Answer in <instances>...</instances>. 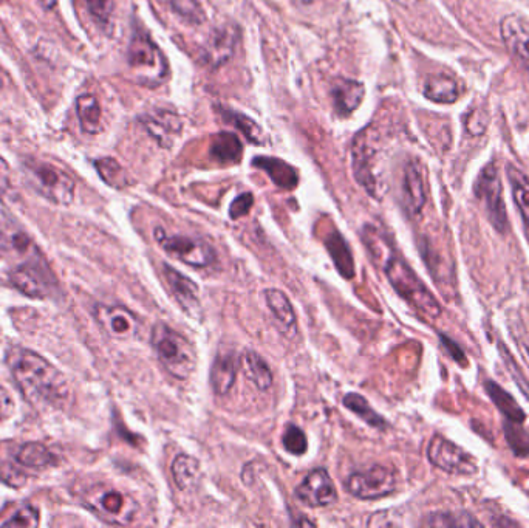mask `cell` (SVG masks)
Returning <instances> with one entry per match:
<instances>
[{
  "label": "cell",
  "instance_id": "cell-3",
  "mask_svg": "<svg viewBox=\"0 0 529 528\" xmlns=\"http://www.w3.org/2000/svg\"><path fill=\"white\" fill-rule=\"evenodd\" d=\"M381 267L386 271L387 279L395 288L396 293L401 298L406 299L410 306L420 310L424 315L431 316V318H438L441 315L440 302L404 259L392 253Z\"/></svg>",
  "mask_w": 529,
  "mask_h": 528
},
{
  "label": "cell",
  "instance_id": "cell-30",
  "mask_svg": "<svg viewBox=\"0 0 529 528\" xmlns=\"http://www.w3.org/2000/svg\"><path fill=\"white\" fill-rule=\"evenodd\" d=\"M485 388L492 402L497 405L508 422H525V411L517 405L516 400L505 389L500 388L499 384L494 383V381H488Z\"/></svg>",
  "mask_w": 529,
  "mask_h": 528
},
{
  "label": "cell",
  "instance_id": "cell-17",
  "mask_svg": "<svg viewBox=\"0 0 529 528\" xmlns=\"http://www.w3.org/2000/svg\"><path fill=\"white\" fill-rule=\"evenodd\" d=\"M265 299H267L268 309L273 313L277 329L287 340H294L297 336V318L291 306L290 299L284 292L277 288H268L265 290Z\"/></svg>",
  "mask_w": 529,
  "mask_h": 528
},
{
  "label": "cell",
  "instance_id": "cell-47",
  "mask_svg": "<svg viewBox=\"0 0 529 528\" xmlns=\"http://www.w3.org/2000/svg\"><path fill=\"white\" fill-rule=\"evenodd\" d=\"M10 253H13V247H11V236L0 233V258H5V256Z\"/></svg>",
  "mask_w": 529,
  "mask_h": 528
},
{
  "label": "cell",
  "instance_id": "cell-37",
  "mask_svg": "<svg viewBox=\"0 0 529 528\" xmlns=\"http://www.w3.org/2000/svg\"><path fill=\"white\" fill-rule=\"evenodd\" d=\"M426 527H482V522L477 521L468 513H434L423 521Z\"/></svg>",
  "mask_w": 529,
  "mask_h": 528
},
{
  "label": "cell",
  "instance_id": "cell-28",
  "mask_svg": "<svg viewBox=\"0 0 529 528\" xmlns=\"http://www.w3.org/2000/svg\"><path fill=\"white\" fill-rule=\"evenodd\" d=\"M76 112H78L79 123L82 131L95 135L101 131V107H99L96 96L81 95L76 101Z\"/></svg>",
  "mask_w": 529,
  "mask_h": 528
},
{
  "label": "cell",
  "instance_id": "cell-2",
  "mask_svg": "<svg viewBox=\"0 0 529 528\" xmlns=\"http://www.w3.org/2000/svg\"><path fill=\"white\" fill-rule=\"evenodd\" d=\"M152 346L158 360L169 375L177 380H188L197 367V352L191 341L166 324L152 330Z\"/></svg>",
  "mask_w": 529,
  "mask_h": 528
},
{
  "label": "cell",
  "instance_id": "cell-43",
  "mask_svg": "<svg viewBox=\"0 0 529 528\" xmlns=\"http://www.w3.org/2000/svg\"><path fill=\"white\" fill-rule=\"evenodd\" d=\"M253 205V194H251V192H245V194L237 197V199L231 203V208H229V216H231V219L233 220L240 219V217L246 216V214L250 213Z\"/></svg>",
  "mask_w": 529,
  "mask_h": 528
},
{
  "label": "cell",
  "instance_id": "cell-14",
  "mask_svg": "<svg viewBox=\"0 0 529 528\" xmlns=\"http://www.w3.org/2000/svg\"><path fill=\"white\" fill-rule=\"evenodd\" d=\"M11 284L28 298L44 299L52 293L47 273L38 265L25 264L11 271Z\"/></svg>",
  "mask_w": 529,
  "mask_h": 528
},
{
  "label": "cell",
  "instance_id": "cell-38",
  "mask_svg": "<svg viewBox=\"0 0 529 528\" xmlns=\"http://www.w3.org/2000/svg\"><path fill=\"white\" fill-rule=\"evenodd\" d=\"M505 436L517 456H529V432L526 431L522 422L506 423Z\"/></svg>",
  "mask_w": 529,
  "mask_h": 528
},
{
  "label": "cell",
  "instance_id": "cell-48",
  "mask_svg": "<svg viewBox=\"0 0 529 528\" xmlns=\"http://www.w3.org/2000/svg\"><path fill=\"white\" fill-rule=\"evenodd\" d=\"M38 2L42 7L47 8V10H52L56 5V0H38Z\"/></svg>",
  "mask_w": 529,
  "mask_h": 528
},
{
  "label": "cell",
  "instance_id": "cell-39",
  "mask_svg": "<svg viewBox=\"0 0 529 528\" xmlns=\"http://www.w3.org/2000/svg\"><path fill=\"white\" fill-rule=\"evenodd\" d=\"M282 443H284L285 450L294 456H302V454L307 453V436L299 426L288 425L284 437H282Z\"/></svg>",
  "mask_w": 529,
  "mask_h": 528
},
{
  "label": "cell",
  "instance_id": "cell-36",
  "mask_svg": "<svg viewBox=\"0 0 529 528\" xmlns=\"http://www.w3.org/2000/svg\"><path fill=\"white\" fill-rule=\"evenodd\" d=\"M96 171H98L99 177L112 186L115 189H123L129 185V177H127L126 171L123 166L113 160V158H99L95 162Z\"/></svg>",
  "mask_w": 529,
  "mask_h": 528
},
{
  "label": "cell",
  "instance_id": "cell-11",
  "mask_svg": "<svg viewBox=\"0 0 529 528\" xmlns=\"http://www.w3.org/2000/svg\"><path fill=\"white\" fill-rule=\"evenodd\" d=\"M296 498L307 507L321 508L332 505L338 499L335 484L327 470L311 471L296 488Z\"/></svg>",
  "mask_w": 529,
  "mask_h": 528
},
{
  "label": "cell",
  "instance_id": "cell-7",
  "mask_svg": "<svg viewBox=\"0 0 529 528\" xmlns=\"http://www.w3.org/2000/svg\"><path fill=\"white\" fill-rule=\"evenodd\" d=\"M396 487H398V476L395 470L383 465L353 473L345 480L347 491L362 501L386 498L396 490Z\"/></svg>",
  "mask_w": 529,
  "mask_h": 528
},
{
  "label": "cell",
  "instance_id": "cell-4",
  "mask_svg": "<svg viewBox=\"0 0 529 528\" xmlns=\"http://www.w3.org/2000/svg\"><path fill=\"white\" fill-rule=\"evenodd\" d=\"M127 59L130 70L143 86L157 87L168 79V59L143 28H135Z\"/></svg>",
  "mask_w": 529,
  "mask_h": 528
},
{
  "label": "cell",
  "instance_id": "cell-32",
  "mask_svg": "<svg viewBox=\"0 0 529 528\" xmlns=\"http://www.w3.org/2000/svg\"><path fill=\"white\" fill-rule=\"evenodd\" d=\"M220 112H222L220 115H222L223 120L237 127L242 132L243 137L250 141V143L265 144V132L260 129L259 124L253 118L246 117V115L228 109H222Z\"/></svg>",
  "mask_w": 529,
  "mask_h": 528
},
{
  "label": "cell",
  "instance_id": "cell-26",
  "mask_svg": "<svg viewBox=\"0 0 529 528\" xmlns=\"http://www.w3.org/2000/svg\"><path fill=\"white\" fill-rule=\"evenodd\" d=\"M325 247L332 256L336 268L345 279L355 278V262H353L352 251L345 242L341 233H332L325 240Z\"/></svg>",
  "mask_w": 529,
  "mask_h": 528
},
{
  "label": "cell",
  "instance_id": "cell-45",
  "mask_svg": "<svg viewBox=\"0 0 529 528\" xmlns=\"http://www.w3.org/2000/svg\"><path fill=\"white\" fill-rule=\"evenodd\" d=\"M14 414V402L11 395L8 394L7 389L0 386V423H4L5 420L13 417Z\"/></svg>",
  "mask_w": 529,
  "mask_h": 528
},
{
  "label": "cell",
  "instance_id": "cell-31",
  "mask_svg": "<svg viewBox=\"0 0 529 528\" xmlns=\"http://www.w3.org/2000/svg\"><path fill=\"white\" fill-rule=\"evenodd\" d=\"M16 459L22 467L31 468V470H45L55 462V457L47 446L38 442H30L22 446Z\"/></svg>",
  "mask_w": 529,
  "mask_h": 528
},
{
  "label": "cell",
  "instance_id": "cell-49",
  "mask_svg": "<svg viewBox=\"0 0 529 528\" xmlns=\"http://www.w3.org/2000/svg\"><path fill=\"white\" fill-rule=\"evenodd\" d=\"M297 4L310 5L313 4V0H296Z\"/></svg>",
  "mask_w": 529,
  "mask_h": 528
},
{
  "label": "cell",
  "instance_id": "cell-50",
  "mask_svg": "<svg viewBox=\"0 0 529 528\" xmlns=\"http://www.w3.org/2000/svg\"><path fill=\"white\" fill-rule=\"evenodd\" d=\"M4 86V78H2V73H0V89Z\"/></svg>",
  "mask_w": 529,
  "mask_h": 528
},
{
  "label": "cell",
  "instance_id": "cell-46",
  "mask_svg": "<svg viewBox=\"0 0 529 528\" xmlns=\"http://www.w3.org/2000/svg\"><path fill=\"white\" fill-rule=\"evenodd\" d=\"M11 188V172L7 162L0 157V196H4Z\"/></svg>",
  "mask_w": 529,
  "mask_h": 528
},
{
  "label": "cell",
  "instance_id": "cell-29",
  "mask_svg": "<svg viewBox=\"0 0 529 528\" xmlns=\"http://www.w3.org/2000/svg\"><path fill=\"white\" fill-rule=\"evenodd\" d=\"M458 95L457 83L449 76H431L424 84V96L435 103H455Z\"/></svg>",
  "mask_w": 529,
  "mask_h": 528
},
{
  "label": "cell",
  "instance_id": "cell-10",
  "mask_svg": "<svg viewBox=\"0 0 529 528\" xmlns=\"http://www.w3.org/2000/svg\"><path fill=\"white\" fill-rule=\"evenodd\" d=\"M427 457L434 467L457 476H471L478 471L477 460L451 440L441 436L432 437L427 446Z\"/></svg>",
  "mask_w": 529,
  "mask_h": 528
},
{
  "label": "cell",
  "instance_id": "cell-22",
  "mask_svg": "<svg viewBox=\"0 0 529 528\" xmlns=\"http://www.w3.org/2000/svg\"><path fill=\"white\" fill-rule=\"evenodd\" d=\"M403 200L407 213L417 216L426 205L423 175L417 163H409L404 171Z\"/></svg>",
  "mask_w": 529,
  "mask_h": 528
},
{
  "label": "cell",
  "instance_id": "cell-13",
  "mask_svg": "<svg viewBox=\"0 0 529 528\" xmlns=\"http://www.w3.org/2000/svg\"><path fill=\"white\" fill-rule=\"evenodd\" d=\"M500 35L509 52L529 72V24L516 14H511L500 22Z\"/></svg>",
  "mask_w": 529,
  "mask_h": 528
},
{
  "label": "cell",
  "instance_id": "cell-15",
  "mask_svg": "<svg viewBox=\"0 0 529 528\" xmlns=\"http://www.w3.org/2000/svg\"><path fill=\"white\" fill-rule=\"evenodd\" d=\"M146 131L161 144V146H171L175 138L181 132V120L175 112L168 109L152 110L149 114L140 118Z\"/></svg>",
  "mask_w": 529,
  "mask_h": 528
},
{
  "label": "cell",
  "instance_id": "cell-41",
  "mask_svg": "<svg viewBox=\"0 0 529 528\" xmlns=\"http://www.w3.org/2000/svg\"><path fill=\"white\" fill-rule=\"evenodd\" d=\"M86 5L90 16H92L99 25L109 24L113 13L112 0H86Z\"/></svg>",
  "mask_w": 529,
  "mask_h": 528
},
{
  "label": "cell",
  "instance_id": "cell-25",
  "mask_svg": "<svg viewBox=\"0 0 529 528\" xmlns=\"http://www.w3.org/2000/svg\"><path fill=\"white\" fill-rule=\"evenodd\" d=\"M243 374L248 380L253 381L259 391H268L273 384V374L268 367L267 361L263 360L257 352L246 350L245 355L240 358Z\"/></svg>",
  "mask_w": 529,
  "mask_h": 528
},
{
  "label": "cell",
  "instance_id": "cell-27",
  "mask_svg": "<svg viewBox=\"0 0 529 528\" xmlns=\"http://www.w3.org/2000/svg\"><path fill=\"white\" fill-rule=\"evenodd\" d=\"M242 152L240 138L231 132H220L212 138L211 155L219 163H239L242 160Z\"/></svg>",
  "mask_w": 529,
  "mask_h": 528
},
{
  "label": "cell",
  "instance_id": "cell-24",
  "mask_svg": "<svg viewBox=\"0 0 529 528\" xmlns=\"http://www.w3.org/2000/svg\"><path fill=\"white\" fill-rule=\"evenodd\" d=\"M172 477H174V482L180 490L191 493L200 485V480H202L200 463L195 457L180 454V456L175 457L174 463H172Z\"/></svg>",
  "mask_w": 529,
  "mask_h": 528
},
{
  "label": "cell",
  "instance_id": "cell-34",
  "mask_svg": "<svg viewBox=\"0 0 529 528\" xmlns=\"http://www.w3.org/2000/svg\"><path fill=\"white\" fill-rule=\"evenodd\" d=\"M506 175H508L509 185H511L512 196L519 205L523 217L529 220V179L516 166L509 165L506 168Z\"/></svg>",
  "mask_w": 529,
  "mask_h": 528
},
{
  "label": "cell",
  "instance_id": "cell-12",
  "mask_svg": "<svg viewBox=\"0 0 529 528\" xmlns=\"http://www.w3.org/2000/svg\"><path fill=\"white\" fill-rule=\"evenodd\" d=\"M96 321L104 332L117 340H130L138 332V319L134 313L123 306H104L95 309Z\"/></svg>",
  "mask_w": 529,
  "mask_h": 528
},
{
  "label": "cell",
  "instance_id": "cell-19",
  "mask_svg": "<svg viewBox=\"0 0 529 528\" xmlns=\"http://www.w3.org/2000/svg\"><path fill=\"white\" fill-rule=\"evenodd\" d=\"M372 149L367 146L362 140H356L352 149V168L353 175H355L356 182L369 192V196L379 199L381 191H379V182L376 179L375 172L372 166Z\"/></svg>",
  "mask_w": 529,
  "mask_h": 528
},
{
  "label": "cell",
  "instance_id": "cell-44",
  "mask_svg": "<svg viewBox=\"0 0 529 528\" xmlns=\"http://www.w3.org/2000/svg\"><path fill=\"white\" fill-rule=\"evenodd\" d=\"M500 354H502L503 360H505V363L508 364L509 371H511L512 377L516 378V383L519 384L520 388H522L523 394L526 395V397L529 398V386L526 384V378L523 377L522 372H520L519 367L516 366V361L512 360L511 354H509V350L505 349V347L502 346V344H499Z\"/></svg>",
  "mask_w": 529,
  "mask_h": 528
},
{
  "label": "cell",
  "instance_id": "cell-42",
  "mask_svg": "<svg viewBox=\"0 0 529 528\" xmlns=\"http://www.w3.org/2000/svg\"><path fill=\"white\" fill-rule=\"evenodd\" d=\"M465 126L469 134L480 137V135L485 134L488 117H486L485 112H482V109L471 110L466 117Z\"/></svg>",
  "mask_w": 529,
  "mask_h": 528
},
{
  "label": "cell",
  "instance_id": "cell-6",
  "mask_svg": "<svg viewBox=\"0 0 529 528\" xmlns=\"http://www.w3.org/2000/svg\"><path fill=\"white\" fill-rule=\"evenodd\" d=\"M84 504L107 524L129 525L137 518L138 507L130 494L106 485H93L84 493Z\"/></svg>",
  "mask_w": 529,
  "mask_h": 528
},
{
  "label": "cell",
  "instance_id": "cell-40",
  "mask_svg": "<svg viewBox=\"0 0 529 528\" xmlns=\"http://www.w3.org/2000/svg\"><path fill=\"white\" fill-rule=\"evenodd\" d=\"M4 527L35 528L39 525V511L35 507H22L8 521L2 522Z\"/></svg>",
  "mask_w": 529,
  "mask_h": 528
},
{
  "label": "cell",
  "instance_id": "cell-16",
  "mask_svg": "<svg viewBox=\"0 0 529 528\" xmlns=\"http://www.w3.org/2000/svg\"><path fill=\"white\" fill-rule=\"evenodd\" d=\"M240 358L231 349H220L214 358L211 369L212 391L217 395H225L231 391L236 383L237 372H239Z\"/></svg>",
  "mask_w": 529,
  "mask_h": 528
},
{
  "label": "cell",
  "instance_id": "cell-23",
  "mask_svg": "<svg viewBox=\"0 0 529 528\" xmlns=\"http://www.w3.org/2000/svg\"><path fill=\"white\" fill-rule=\"evenodd\" d=\"M256 168L267 172L274 185L282 189H294L299 183V175L290 163L273 157H257L253 160Z\"/></svg>",
  "mask_w": 529,
  "mask_h": 528
},
{
  "label": "cell",
  "instance_id": "cell-21",
  "mask_svg": "<svg viewBox=\"0 0 529 528\" xmlns=\"http://www.w3.org/2000/svg\"><path fill=\"white\" fill-rule=\"evenodd\" d=\"M332 95L336 112L345 117L361 106L364 95H366V87L355 79L339 78L333 86Z\"/></svg>",
  "mask_w": 529,
  "mask_h": 528
},
{
  "label": "cell",
  "instance_id": "cell-5",
  "mask_svg": "<svg viewBox=\"0 0 529 528\" xmlns=\"http://www.w3.org/2000/svg\"><path fill=\"white\" fill-rule=\"evenodd\" d=\"M25 177L39 196L56 205H70L75 197V180L55 163L39 158H25Z\"/></svg>",
  "mask_w": 529,
  "mask_h": 528
},
{
  "label": "cell",
  "instance_id": "cell-18",
  "mask_svg": "<svg viewBox=\"0 0 529 528\" xmlns=\"http://www.w3.org/2000/svg\"><path fill=\"white\" fill-rule=\"evenodd\" d=\"M163 268L166 281H168V285L171 287L178 304L189 315H198L200 313V295H198L197 284L192 279H189L188 276L172 268L171 265H164Z\"/></svg>",
  "mask_w": 529,
  "mask_h": 528
},
{
  "label": "cell",
  "instance_id": "cell-1",
  "mask_svg": "<svg viewBox=\"0 0 529 528\" xmlns=\"http://www.w3.org/2000/svg\"><path fill=\"white\" fill-rule=\"evenodd\" d=\"M11 372L28 402L59 408L69 398L65 375L36 352L19 350L13 357Z\"/></svg>",
  "mask_w": 529,
  "mask_h": 528
},
{
  "label": "cell",
  "instance_id": "cell-8",
  "mask_svg": "<svg viewBox=\"0 0 529 528\" xmlns=\"http://www.w3.org/2000/svg\"><path fill=\"white\" fill-rule=\"evenodd\" d=\"M155 239L166 253L171 254L172 258L191 267L205 268L216 261V253L205 240L186 236H169L161 228L155 230Z\"/></svg>",
  "mask_w": 529,
  "mask_h": 528
},
{
  "label": "cell",
  "instance_id": "cell-33",
  "mask_svg": "<svg viewBox=\"0 0 529 528\" xmlns=\"http://www.w3.org/2000/svg\"><path fill=\"white\" fill-rule=\"evenodd\" d=\"M344 406L350 411L355 412L359 419L364 420L367 425L372 426L375 429H381L383 431L386 428V420L369 405L366 398L361 397L358 394H347L344 397Z\"/></svg>",
  "mask_w": 529,
  "mask_h": 528
},
{
  "label": "cell",
  "instance_id": "cell-35",
  "mask_svg": "<svg viewBox=\"0 0 529 528\" xmlns=\"http://www.w3.org/2000/svg\"><path fill=\"white\" fill-rule=\"evenodd\" d=\"M172 13L191 25H202L206 21L205 8L198 0H163Z\"/></svg>",
  "mask_w": 529,
  "mask_h": 528
},
{
  "label": "cell",
  "instance_id": "cell-20",
  "mask_svg": "<svg viewBox=\"0 0 529 528\" xmlns=\"http://www.w3.org/2000/svg\"><path fill=\"white\" fill-rule=\"evenodd\" d=\"M236 30L231 27L216 30L209 38L208 44L203 48V58L206 64L212 67H220L231 59L236 48Z\"/></svg>",
  "mask_w": 529,
  "mask_h": 528
},
{
  "label": "cell",
  "instance_id": "cell-9",
  "mask_svg": "<svg viewBox=\"0 0 529 528\" xmlns=\"http://www.w3.org/2000/svg\"><path fill=\"white\" fill-rule=\"evenodd\" d=\"M475 196L485 206L489 222L499 233H505L508 225L505 202H503L502 182L494 163H489L475 182Z\"/></svg>",
  "mask_w": 529,
  "mask_h": 528
}]
</instances>
